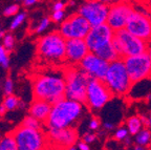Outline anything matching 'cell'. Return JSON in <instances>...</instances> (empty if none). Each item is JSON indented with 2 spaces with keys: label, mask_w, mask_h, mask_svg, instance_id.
Segmentation results:
<instances>
[{
  "label": "cell",
  "mask_w": 151,
  "mask_h": 150,
  "mask_svg": "<svg viewBox=\"0 0 151 150\" xmlns=\"http://www.w3.org/2000/svg\"><path fill=\"white\" fill-rule=\"evenodd\" d=\"M0 150H18L16 140L12 132L0 138Z\"/></svg>",
  "instance_id": "obj_22"
},
{
  "label": "cell",
  "mask_w": 151,
  "mask_h": 150,
  "mask_svg": "<svg viewBox=\"0 0 151 150\" xmlns=\"http://www.w3.org/2000/svg\"><path fill=\"white\" fill-rule=\"evenodd\" d=\"M66 150H77V148L75 147V146H71V147H69V148H67Z\"/></svg>",
  "instance_id": "obj_45"
},
{
  "label": "cell",
  "mask_w": 151,
  "mask_h": 150,
  "mask_svg": "<svg viewBox=\"0 0 151 150\" xmlns=\"http://www.w3.org/2000/svg\"><path fill=\"white\" fill-rule=\"evenodd\" d=\"M0 32H2V31H1V26H0Z\"/></svg>",
  "instance_id": "obj_49"
},
{
  "label": "cell",
  "mask_w": 151,
  "mask_h": 150,
  "mask_svg": "<svg viewBox=\"0 0 151 150\" xmlns=\"http://www.w3.org/2000/svg\"><path fill=\"white\" fill-rule=\"evenodd\" d=\"M64 78H65V98L85 104L87 85L91 78L80 66L75 65L66 68Z\"/></svg>",
  "instance_id": "obj_4"
},
{
  "label": "cell",
  "mask_w": 151,
  "mask_h": 150,
  "mask_svg": "<svg viewBox=\"0 0 151 150\" xmlns=\"http://www.w3.org/2000/svg\"><path fill=\"white\" fill-rule=\"evenodd\" d=\"M125 28L132 35L147 42L151 40V17L145 13L134 11L130 16Z\"/></svg>",
  "instance_id": "obj_13"
},
{
  "label": "cell",
  "mask_w": 151,
  "mask_h": 150,
  "mask_svg": "<svg viewBox=\"0 0 151 150\" xmlns=\"http://www.w3.org/2000/svg\"><path fill=\"white\" fill-rule=\"evenodd\" d=\"M124 142H125L126 145H129L130 142H131V140H130V138H129V136H128V138H126L125 140H124Z\"/></svg>",
  "instance_id": "obj_44"
},
{
  "label": "cell",
  "mask_w": 151,
  "mask_h": 150,
  "mask_svg": "<svg viewBox=\"0 0 151 150\" xmlns=\"http://www.w3.org/2000/svg\"><path fill=\"white\" fill-rule=\"evenodd\" d=\"M83 112L82 103L65 98L54 104L50 117L45 122L47 128L62 129L73 127Z\"/></svg>",
  "instance_id": "obj_1"
},
{
  "label": "cell",
  "mask_w": 151,
  "mask_h": 150,
  "mask_svg": "<svg viewBox=\"0 0 151 150\" xmlns=\"http://www.w3.org/2000/svg\"><path fill=\"white\" fill-rule=\"evenodd\" d=\"M91 25L79 13L70 15L62 21L59 32L66 40L68 39H85L89 33Z\"/></svg>",
  "instance_id": "obj_10"
},
{
  "label": "cell",
  "mask_w": 151,
  "mask_h": 150,
  "mask_svg": "<svg viewBox=\"0 0 151 150\" xmlns=\"http://www.w3.org/2000/svg\"><path fill=\"white\" fill-rule=\"evenodd\" d=\"M16 140L18 150H45L48 147L47 134L41 129H33L19 125L12 131Z\"/></svg>",
  "instance_id": "obj_7"
},
{
  "label": "cell",
  "mask_w": 151,
  "mask_h": 150,
  "mask_svg": "<svg viewBox=\"0 0 151 150\" xmlns=\"http://www.w3.org/2000/svg\"><path fill=\"white\" fill-rule=\"evenodd\" d=\"M147 55L149 56V58H150V61H151V40H149L148 41V45H147Z\"/></svg>",
  "instance_id": "obj_41"
},
{
  "label": "cell",
  "mask_w": 151,
  "mask_h": 150,
  "mask_svg": "<svg viewBox=\"0 0 151 150\" xmlns=\"http://www.w3.org/2000/svg\"><path fill=\"white\" fill-rule=\"evenodd\" d=\"M78 149L79 150H90V148L87 143H85L84 141H81L78 143Z\"/></svg>",
  "instance_id": "obj_37"
},
{
  "label": "cell",
  "mask_w": 151,
  "mask_h": 150,
  "mask_svg": "<svg viewBox=\"0 0 151 150\" xmlns=\"http://www.w3.org/2000/svg\"><path fill=\"white\" fill-rule=\"evenodd\" d=\"M128 136H129V131L126 127H120L114 132V138L118 141H124Z\"/></svg>",
  "instance_id": "obj_27"
},
{
  "label": "cell",
  "mask_w": 151,
  "mask_h": 150,
  "mask_svg": "<svg viewBox=\"0 0 151 150\" xmlns=\"http://www.w3.org/2000/svg\"><path fill=\"white\" fill-rule=\"evenodd\" d=\"M96 140H97V136H96L94 133H92L91 131L86 132V133H84V136H83V141L87 144L88 143H93Z\"/></svg>",
  "instance_id": "obj_33"
},
{
  "label": "cell",
  "mask_w": 151,
  "mask_h": 150,
  "mask_svg": "<svg viewBox=\"0 0 151 150\" xmlns=\"http://www.w3.org/2000/svg\"><path fill=\"white\" fill-rule=\"evenodd\" d=\"M36 2H38V0H23V4L25 6H31V5H34Z\"/></svg>",
  "instance_id": "obj_39"
},
{
  "label": "cell",
  "mask_w": 151,
  "mask_h": 150,
  "mask_svg": "<svg viewBox=\"0 0 151 150\" xmlns=\"http://www.w3.org/2000/svg\"><path fill=\"white\" fill-rule=\"evenodd\" d=\"M25 18H26V13H18V14L14 17V19H13V21H12V23H11L9 28H11L12 31L13 30L18 28L19 26L22 24V22L25 20Z\"/></svg>",
  "instance_id": "obj_25"
},
{
  "label": "cell",
  "mask_w": 151,
  "mask_h": 150,
  "mask_svg": "<svg viewBox=\"0 0 151 150\" xmlns=\"http://www.w3.org/2000/svg\"><path fill=\"white\" fill-rule=\"evenodd\" d=\"M88 45L85 39H68L66 40V54L65 60L75 65L80 64L85 57L89 53Z\"/></svg>",
  "instance_id": "obj_17"
},
{
  "label": "cell",
  "mask_w": 151,
  "mask_h": 150,
  "mask_svg": "<svg viewBox=\"0 0 151 150\" xmlns=\"http://www.w3.org/2000/svg\"><path fill=\"white\" fill-rule=\"evenodd\" d=\"M16 1H23V0H16Z\"/></svg>",
  "instance_id": "obj_48"
},
{
  "label": "cell",
  "mask_w": 151,
  "mask_h": 150,
  "mask_svg": "<svg viewBox=\"0 0 151 150\" xmlns=\"http://www.w3.org/2000/svg\"><path fill=\"white\" fill-rule=\"evenodd\" d=\"M34 99L43 100L52 105L65 99V78L58 75H41L34 79Z\"/></svg>",
  "instance_id": "obj_2"
},
{
  "label": "cell",
  "mask_w": 151,
  "mask_h": 150,
  "mask_svg": "<svg viewBox=\"0 0 151 150\" xmlns=\"http://www.w3.org/2000/svg\"><path fill=\"white\" fill-rule=\"evenodd\" d=\"M114 36V31L107 23L91 26L89 33L85 37L90 52L94 53L102 45L111 42Z\"/></svg>",
  "instance_id": "obj_15"
},
{
  "label": "cell",
  "mask_w": 151,
  "mask_h": 150,
  "mask_svg": "<svg viewBox=\"0 0 151 150\" xmlns=\"http://www.w3.org/2000/svg\"><path fill=\"white\" fill-rule=\"evenodd\" d=\"M19 9H20V6H19L18 4H16V3H15V4H11L7 7H5L3 14H4V16H6V17L16 16V15L19 13Z\"/></svg>",
  "instance_id": "obj_29"
},
{
  "label": "cell",
  "mask_w": 151,
  "mask_h": 150,
  "mask_svg": "<svg viewBox=\"0 0 151 150\" xmlns=\"http://www.w3.org/2000/svg\"><path fill=\"white\" fill-rule=\"evenodd\" d=\"M13 92V81L11 79H6L4 83V94L6 96H11Z\"/></svg>",
  "instance_id": "obj_32"
},
{
  "label": "cell",
  "mask_w": 151,
  "mask_h": 150,
  "mask_svg": "<svg viewBox=\"0 0 151 150\" xmlns=\"http://www.w3.org/2000/svg\"><path fill=\"white\" fill-rule=\"evenodd\" d=\"M20 102L19 101V99L16 98L15 96H7L6 98L4 99V102H3V105L5 106L6 108V110H14L15 108L19 107L20 105Z\"/></svg>",
  "instance_id": "obj_23"
},
{
  "label": "cell",
  "mask_w": 151,
  "mask_h": 150,
  "mask_svg": "<svg viewBox=\"0 0 151 150\" xmlns=\"http://www.w3.org/2000/svg\"><path fill=\"white\" fill-rule=\"evenodd\" d=\"M103 81L106 83L114 97L127 96L133 86L123 58L109 63L108 71Z\"/></svg>",
  "instance_id": "obj_3"
},
{
  "label": "cell",
  "mask_w": 151,
  "mask_h": 150,
  "mask_svg": "<svg viewBox=\"0 0 151 150\" xmlns=\"http://www.w3.org/2000/svg\"><path fill=\"white\" fill-rule=\"evenodd\" d=\"M133 150H146V148L143 147V146H139V145H137L134 148H133Z\"/></svg>",
  "instance_id": "obj_43"
},
{
  "label": "cell",
  "mask_w": 151,
  "mask_h": 150,
  "mask_svg": "<svg viewBox=\"0 0 151 150\" xmlns=\"http://www.w3.org/2000/svg\"><path fill=\"white\" fill-rule=\"evenodd\" d=\"M14 45H15V39L12 35H5L3 37V46L7 49V50H12L14 48Z\"/></svg>",
  "instance_id": "obj_30"
},
{
  "label": "cell",
  "mask_w": 151,
  "mask_h": 150,
  "mask_svg": "<svg viewBox=\"0 0 151 150\" xmlns=\"http://www.w3.org/2000/svg\"><path fill=\"white\" fill-rule=\"evenodd\" d=\"M112 43L118 50L120 57L123 59L126 57L144 54L147 52V45H148L147 41L132 35L126 28L114 32Z\"/></svg>",
  "instance_id": "obj_6"
},
{
  "label": "cell",
  "mask_w": 151,
  "mask_h": 150,
  "mask_svg": "<svg viewBox=\"0 0 151 150\" xmlns=\"http://www.w3.org/2000/svg\"><path fill=\"white\" fill-rule=\"evenodd\" d=\"M134 140L137 145L143 146V147H146L147 145H149V143L151 142V131L150 129L144 127L142 129L139 133H137L134 136Z\"/></svg>",
  "instance_id": "obj_21"
},
{
  "label": "cell",
  "mask_w": 151,
  "mask_h": 150,
  "mask_svg": "<svg viewBox=\"0 0 151 150\" xmlns=\"http://www.w3.org/2000/svg\"><path fill=\"white\" fill-rule=\"evenodd\" d=\"M134 11L135 9H133V5L129 1L122 0L120 2L109 6L106 23L114 32L123 30V28L126 27L130 16Z\"/></svg>",
  "instance_id": "obj_12"
},
{
  "label": "cell",
  "mask_w": 151,
  "mask_h": 150,
  "mask_svg": "<svg viewBox=\"0 0 151 150\" xmlns=\"http://www.w3.org/2000/svg\"><path fill=\"white\" fill-rule=\"evenodd\" d=\"M45 150H61V149H58V148H56V147H54V146H52V149H50V148L47 147Z\"/></svg>",
  "instance_id": "obj_46"
},
{
  "label": "cell",
  "mask_w": 151,
  "mask_h": 150,
  "mask_svg": "<svg viewBox=\"0 0 151 150\" xmlns=\"http://www.w3.org/2000/svg\"><path fill=\"white\" fill-rule=\"evenodd\" d=\"M78 130L75 127L62 129L48 128L47 132V138L50 145L61 150H66L75 145L78 141Z\"/></svg>",
  "instance_id": "obj_14"
},
{
  "label": "cell",
  "mask_w": 151,
  "mask_h": 150,
  "mask_svg": "<svg viewBox=\"0 0 151 150\" xmlns=\"http://www.w3.org/2000/svg\"><path fill=\"white\" fill-rule=\"evenodd\" d=\"M7 52L9 50L3 45H0V64L4 68L9 67V59Z\"/></svg>",
  "instance_id": "obj_26"
},
{
  "label": "cell",
  "mask_w": 151,
  "mask_h": 150,
  "mask_svg": "<svg viewBox=\"0 0 151 150\" xmlns=\"http://www.w3.org/2000/svg\"><path fill=\"white\" fill-rule=\"evenodd\" d=\"M6 108H5L4 105H1L0 106V115H4L5 112H6Z\"/></svg>",
  "instance_id": "obj_42"
},
{
  "label": "cell",
  "mask_w": 151,
  "mask_h": 150,
  "mask_svg": "<svg viewBox=\"0 0 151 150\" xmlns=\"http://www.w3.org/2000/svg\"><path fill=\"white\" fill-rule=\"evenodd\" d=\"M94 54H97L100 58L104 59V60L107 61L108 63L116 61V60H118V59L121 58L118 50H116L114 45H113L112 41L106 43V44L102 45L101 47H99V48L94 52Z\"/></svg>",
  "instance_id": "obj_19"
},
{
  "label": "cell",
  "mask_w": 151,
  "mask_h": 150,
  "mask_svg": "<svg viewBox=\"0 0 151 150\" xmlns=\"http://www.w3.org/2000/svg\"><path fill=\"white\" fill-rule=\"evenodd\" d=\"M126 128L128 129L129 134L135 136L144 128V124L141 119V115H131L126 120Z\"/></svg>",
  "instance_id": "obj_20"
},
{
  "label": "cell",
  "mask_w": 151,
  "mask_h": 150,
  "mask_svg": "<svg viewBox=\"0 0 151 150\" xmlns=\"http://www.w3.org/2000/svg\"><path fill=\"white\" fill-rule=\"evenodd\" d=\"M113 97V94L103 80L91 78L87 85L85 104L89 109L100 110Z\"/></svg>",
  "instance_id": "obj_8"
},
{
  "label": "cell",
  "mask_w": 151,
  "mask_h": 150,
  "mask_svg": "<svg viewBox=\"0 0 151 150\" xmlns=\"http://www.w3.org/2000/svg\"><path fill=\"white\" fill-rule=\"evenodd\" d=\"M99 1H101V2L105 3V4L107 5H112V4H116V3L120 2V1H122V0H99Z\"/></svg>",
  "instance_id": "obj_38"
},
{
  "label": "cell",
  "mask_w": 151,
  "mask_h": 150,
  "mask_svg": "<svg viewBox=\"0 0 151 150\" xmlns=\"http://www.w3.org/2000/svg\"><path fill=\"white\" fill-rule=\"evenodd\" d=\"M3 37V32H0V38Z\"/></svg>",
  "instance_id": "obj_47"
},
{
  "label": "cell",
  "mask_w": 151,
  "mask_h": 150,
  "mask_svg": "<svg viewBox=\"0 0 151 150\" xmlns=\"http://www.w3.org/2000/svg\"><path fill=\"white\" fill-rule=\"evenodd\" d=\"M22 126L28 127V128H33V129H41V122L36 118L32 117V115H28L25 119L22 121L21 123Z\"/></svg>",
  "instance_id": "obj_24"
},
{
  "label": "cell",
  "mask_w": 151,
  "mask_h": 150,
  "mask_svg": "<svg viewBox=\"0 0 151 150\" xmlns=\"http://www.w3.org/2000/svg\"><path fill=\"white\" fill-rule=\"evenodd\" d=\"M66 5H67V2H65L63 0H59V1H57V2L54 3L52 9L54 11H64Z\"/></svg>",
  "instance_id": "obj_34"
},
{
  "label": "cell",
  "mask_w": 151,
  "mask_h": 150,
  "mask_svg": "<svg viewBox=\"0 0 151 150\" xmlns=\"http://www.w3.org/2000/svg\"><path fill=\"white\" fill-rule=\"evenodd\" d=\"M141 119L143 121V124H144V127H147V128L151 129V112H149L148 115H141Z\"/></svg>",
  "instance_id": "obj_35"
},
{
  "label": "cell",
  "mask_w": 151,
  "mask_h": 150,
  "mask_svg": "<svg viewBox=\"0 0 151 150\" xmlns=\"http://www.w3.org/2000/svg\"><path fill=\"white\" fill-rule=\"evenodd\" d=\"M109 5L99 0H86L80 5L78 13L84 17L91 26L100 25L107 22Z\"/></svg>",
  "instance_id": "obj_11"
},
{
  "label": "cell",
  "mask_w": 151,
  "mask_h": 150,
  "mask_svg": "<svg viewBox=\"0 0 151 150\" xmlns=\"http://www.w3.org/2000/svg\"><path fill=\"white\" fill-rule=\"evenodd\" d=\"M37 53L44 60L59 63L65 60L66 39L59 31L52 32L38 40Z\"/></svg>",
  "instance_id": "obj_5"
},
{
  "label": "cell",
  "mask_w": 151,
  "mask_h": 150,
  "mask_svg": "<svg viewBox=\"0 0 151 150\" xmlns=\"http://www.w3.org/2000/svg\"><path fill=\"white\" fill-rule=\"evenodd\" d=\"M81 68L87 74L90 78L104 80L109 67V63L104 59L100 58L97 54L89 52L87 56L83 59L79 64Z\"/></svg>",
  "instance_id": "obj_16"
},
{
  "label": "cell",
  "mask_w": 151,
  "mask_h": 150,
  "mask_svg": "<svg viewBox=\"0 0 151 150\" xmlns=\"http://www.w3.org/2000/svg\"><path fill=\"white\" fill-rule=\"evenodd\" d=\"M100 127V121L99 119L97 118H92L91 120L89 121V124H88V128L90 130H97L98 128Z\"/></svg>",
  "instance_id": "obj_36"
},
{
  "label": "cell",
  "mask_w": 151,
  "mask_h": 150,
  "mask_svg": "<svg viewBox=\"0 0 151 150\" xmlns=\"http://www.w3.org/2000/svg\"><path fill=\"white\" fill-rule=\"evenodd\" d=\"M123 60L133 84L151 77V61L147 53L126 57Z\"/></svg>",
  "instance_id": "obj_9"
},
{
  "label": "cell",
  "mask_w": 151,
  "mask_h": 150,
  "mask_svg": "<svg viewBox=\"0 0 151 150\" xmlns=\"http://www.w3.org/2000/svg\"><path fill=\"white\" fill-rule=\"evenodd\" d=\"M50 20H52V19L48 18V17H45V18L41 19V21L39 22L37 28H36V33H37V34H41L42 32H44L45 30H46V28L50 26Z\"/></svg>",
  "instance_id": "obj_28"
},
{
  "label": "cell",
  "mask_w": 151,
  "mask_h": 150,
  "mask_svg": "<svg viewBox=\"0 0 151 150\" xmlns=\"http://www.w3.org/2000/svg\"><path fill=\"white\" fill-rule=\"evenodd\" d=\"M52 105L48 102L34 99L33 103L31 104V107H29V115L36 118L40 122H43L45 124L52 111Z\"/></svg>",
  "instance_id": "obj_18"
},
{
  "label": "cell",
  "mask_w": 151,
  "mask_h": 150,
  "mask_svg": "<svg viewBox=\"0 0 151 150\" xmlns=\"http://www.w3.org/2000/svg\"><path fill=\"white\" fill-rule=\"evenodd\" d=\"M104 128L106 129V130H112L114 128V125L110 122H105L104 123Z\"/></svg>",
  "instance_id": "obj_40"
},
{
  "label": "cell",
  "mask_w": 151,
  "mask_h": 150,
  "mask_svg": "<svg viewBox=\"0 0 151 150\" xmlns=\"http://www.w3.org/2000/svg\"><path fill=\"white\" fill-rule=\"evenodd\" d=\"M64 16H65L64 11H54L50 19L55 22H61L64 20Z\"/></svg>",
  "instance_id": "obj_31"
}]
</instances>
